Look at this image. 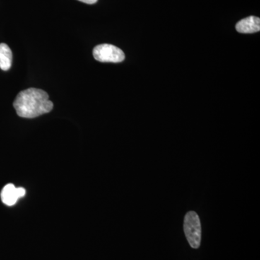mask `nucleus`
Returning a JSON list of instances; mask_svg holds the SVG:
<instances>
[{
	"instance_id": "nucleus-1",
	"label": "nucleus",
	"mask_w": 260,
	"mask_h": 260,
	"mask_svg": "<svg viewBox=\"0 0 260 260\" xmlns=\"http://www.w3.org/2000/svg\"><path fill=\"white\" fill-rule=\"evenodd\" d=\"M49 98L47 92L41 89H26L17 95L13 107L20 117L32 119L52 110L54 104Z\"/></svg>"
},
{
	"instance_id": "nucleus-2",
	"label": "nucleus",
	"mask_w": 260,
	"mask_h": 260,
	"mask_svg": "<svg viewBox=\"0 0 260 260\" xmlns=\"http://www.w3.org/2000/svg\"><path fill=\"white\" fill-rule=\"evenodd\" d=\"M184 230L186 239L193 249H198L201 243V223L198 214L189 211L184 217Z\"/></svg>"
},
{
	"instance_id": "nucleus-3",
	"label": "nucleus",
	"mask_w": 260,
	"mask_h": 260,
	"mask_svg": "<svg viewBox=\"0 0 260 260\" xmlns=\"http://www.w3.org/2000/svg\"><path fill=\"white\" fill-rule=\"evenodd\" d=\"M94 58L101 62H121L125 59V55L119 48L112 44H100L94 48Z\"/></svg>"
},
{
	"instance_id": "nucleus-4",
	"label": "nucleus",
	"mask_w": 260,
	"mask_h": 260,
	"mask_svg": "<svg viewBox=\"0 0 260 260\" xmlns=\"http://www.w3.org/2000/svg\"><path fill=\"white\" fill-rule=\"evenodd\" d=\"M238 32L241 34H253L260 30V19L255 16L248 17L240 20L236 25Z\"/></svg>"
},
{
	"instance_id": "nucleus-5",
	"label": "nucleus",
	"mask_w": 260,
	"mask_h": 260,
	"mask_svg": "<svg viewBox=\"0 0 260 260\" xmlns=\"http://www.w3.org/2000/svg\"><path fill=\"white\" fill-rule=\"evenodd\" d=\"M18 199V191L14 184H8L4 186L1 191V200L5 205L13 206Z\"/></svg>"
},
{
	"instance_id": "nucleus-6",
	"label": "nucleus",
	"mask_w": 260,
	"mask_h": 260,
	"mask_svg": "<svg viewBox=\"0 0 260 260\" xmlns=\"http://www.w3.org/2000/svg\"><path fill=\"white\" fill-rule=\"evenodd\" d=\"M13 61V54L11 49L7 44H0V69L7 71L9 70Z\"/></svg>"
},
{
	"instance_id": "nucleus-7",
	"label": "nucleus",
	"mask_w": 260,
	"mask_h": 260,
	"mask_svg": "<svg viewBox=\"0 0 260 260\" xmlns=\"http://www.w3.org/2000/svg\"><path fill=\"white\" fill-rule=\"evenodd\" d=\"M17 191H18L19 198H23V197L25 196V193H26L25 189L23 187L17 188Z\"/></svg>"
},
{
	"instance_id": "nucleus-8",
	"label": "nucleus",
	"mask_w": 260,
	"mask_h": 260,
	"mask_svg": "<svg viewBox=\"0 0 260 260\" xmlns=\"http://www.w3.org/2000/svg\"><path fill=\"white\" fill-rule=\"evenodd\" d=\"M79 1L85 3V4L93 5L97 3L98 0H79Z\"/></svg>"
}]
</instances>
